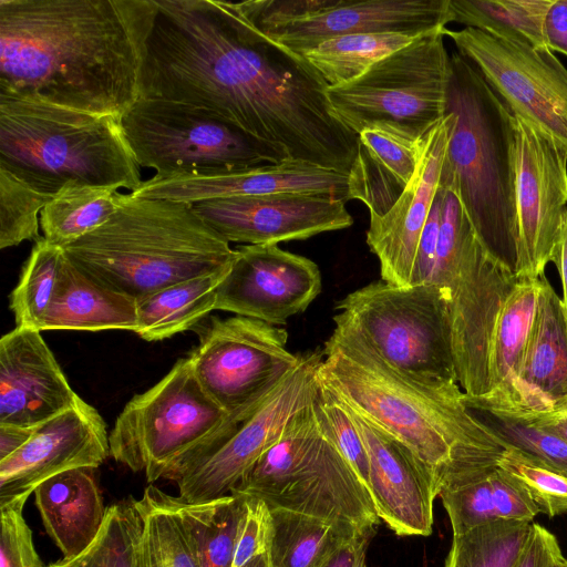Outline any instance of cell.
Returning a JSON list of instances; mask_svg holds the SVG:
<instances>
[{
	"instance_id": "cell-1",
	"label": "cell",
	"mask_w": 567,
	"mask_h": 567,
	"mask_svg": "<svg viewBox=\"0 0 567 567\" xmlns=\"http://www.w3.org/2000/svg\"><path fill=\"white\" fill-rule=\"evenodd\" d=\"M141 96L182 103L284 159L348 175L358 135L333 114L328 84L301 55L221 0H157Z\"/></svg>"
},
{
	"instance_id": "cell-2",
	"label": "cell",
	"mask_w": 567,
	"mask_h": 567,
	"mask_svg": "<svg viewBox=\"0 0 567 567\" xmlns=\"http://www.w3.org/2000/svg\"><path fill=\"white\" fill-rule=\"evenodd\" d=\"M157 13V0H0V93L121 120Z\"/></svg>"
},
{
	"instance_id": "cell-3",
	"label": "cell",
	"mask_w": 567,
	"mask_h": 567,
	"mask_svg": "<svg viewBox=\"0 0 567 567\" xmlns=\"http://www.w3.org/2000/svg\"><path fill=\"white\" fill-rule=\"evenodd\" d=\"M318 378L351 408L409 450L437 493L483 478L506 445L463 400L458 383H429L386 363L362 336L333 317Z\"/></svg>"
},
{
	"instance_id": "cell-4",
	"label": "cell",
	"mask_w": 567,
	"mask_h": 567,
	"mask_svg": "<svg viewBox=\"0 0 567 567\" xmlns=\"http://www.w3.org/2000/svg\"><path fill=\"white\" fill-rule=\"evenodd\" d=\"M445 112L454 122L439 185L456 193L486 252L517 275L516 117L458 52L450 55Z\"/></svg>"
},
{
	"instance_id": "cell-5",
	"label": "cell",
	"mask_w": 567,
	"mask_h": 567,
	"mask_svg": "<svg viewBox=\"0 0 567 567\" xmlns=\"http://www.w3.org/2000/svg\"><path fill=\"white\" fill-rule=\"evenodd\" d=\"M63 250L79 269L135 300L226 269L236 254L193 205L131 193H120L111 218Z\"/></svg>"
},
{
	"instance_id": "cell-6",
	"label": "cell",
	"mask_w": 567,
	"mask_h": 567,
	"mask_svg": "<svg viewBox=\"0 0 567 567\" xmlns=\"http://www.w3.org/2000/svg\"><path fill=\"white\" fill-rule=\"evenodd\" d=\"M0 167L50 195L72 181L128 193L143 182L121 120L2 93Z\"/></svg>"
},
{
	"instance_id": "cell-7",
	"label": "cell",
	"mask_w": 567,
	"mask_h": 567,
	"mask_svg": "<svg viewBox=\"0 0 567 567\" xmlns=\"http://www.w3.org/2000/svg\"><path fill=\"white\" fill-rule=\"evenodd\" d=\"M229 494L362 530L375 532L380 520L365 486L322 435L313 402L289 419Z\"/></svg>"
},
{
	"instance_id": "cell-8",
	"label": "cell",
	"mask_w": 567,
	"mask_h": 567,
	"mask_svg": "<svg viewBox=\"0 0 567 567\" xmlns=\"http://www.w3.org/2000/svg\"><path fill=\"white\" fill-rule=\"evenodd\" d=\"M519 277L483 248L456 195L443 188L433 284L450 299L452 348L466 396L489 392V353L502 309Z\"/></svg>"
},
{
	"instance_id": "cell-9",
	"label": "cell",
	"mask_w": 567,
	"mask_h": 567,
	"mask_svg": "<svg viewBox=\"0 0 567 567\" xmlns=\"http://www.w3.org/2000/svg\"><path fill=\"white\" fill-rule=\"evenodd\" d=\"M228 415L202 388L189 358L132 398L109 434L111 456L151 484L175 481L203 454Z\"/></svg>"
},
{
	"instance_id": "cell-10",
	"label": "cell",
	"mask_w": 567,
	"mask_h": 567,
	"mask_svg": "<svg viewBox=\"0 0 567 567\" xmlns=\"http://www.w3.org/2000/svg\"><path fill=\"white\" fill-rule=\"evenodd\" d=\"M336 309V318L400 372L422 382L457 383L443 288L396 287L380 279L348 293Z\"/></svg>"
},
{
	"instance_id": "cell-11",
	"label": "cell",
	"mask_w": 567,
	"mask_h": 567,
	"mask_svg": "<svg viewBox=\"0 0 567 567\" xmlns=\"http://www.w3.org/2000/svg\"><path fill=\"white\" fill-rule=\"evenodd\" d=\"M444 30L420 35L355 80L328 87L336 117L357 135L379 125L415 138L426 134L446 111L450 55Z\"/></svg>"
},
{
	"instance_id": "cell-12",
	"label": "cell",
	"mask_w": 567,
	"mask_h": 567,
	"mask_svg": "<svg viewBox=\"0 0 567 567\" xmlns=\"http://www.w3.org/2000/svg\"><path fill=\"white\" fill-rule=\"evenodd\" d=\"M121 125L140 167L155 177L240 171L284 159L207 113L173 101L140 97Z\"/></svg>"
},
{
	"instance_id": "cell-13",
	"label": "cell",
	"mask_w": 567,
	"mask_h": 567,
	"mask_svg": "<svg viewBox=\"0 0 567 567\" xmlns=\"http://www.w3.org/2000/svg\"><path fill=\"white\" fill-rule=\"evenodd\" d=\"M259 31L303 55L357 33L422 35L452 22L450 0H249L235 2Z\"/></svg>"
},
{
	"instance_id": "cell-14",
	"label": "cell",
	"mask_w": 567,
	"mask_h": 567,
	"mask_svg": "<svg viewBox=\"0 0 567 567\" xmlns=\"http://www.w3.org/2000/svg\"><path fill=\"white\" fill-rule=\"evenodd\" d=\"M286 329L234 316L212 318L188 355L206 393L230 416L257 409L300 364Z\"/></svg>"
},
{
	"instance_id": "cell-15",
	"label": "cell",
	"mask_w": 567,
	"mask_h": 567,
	"mask_svg": "<svg viewBox=\"0 0 567 567\" xmlns=\"http://www.w3.org/2000/svg\"><path fill=\"white\" fill-rule=\"evenodd\" d=\"M323 351L303 354L300 364L251 413L229 416L200 458L174 482L187 503L228 495L279 439L289 419L313 402Z\"/></svg>"
},
{
	"instance_id": "cell-16",
	"label": "cell",
	"mask_w": 567,
	"mask_h": 567,
	"mask_svg": "<svg viewBox=\"0 0 567 567\" xmlns=\"http://www.w3.org/2000/svg\"><path fill=\"white\" fill-rule=\"evenodd\" d=\"M513 115L567 155V69L548 48L478 29L444 30Z\"/></svg>"
},
{
	"instance_id": "cell-17",
	"label": "cell",
	"mask_w": 567,
	"mask_h": 567,
	"mask_svg": "<svg viewBox=\"0 0 567 567\" xmlns=\"http://www.w3.org/2000/svg\"><path fill=\"white\" fill-rule=\"evenodd\" d=\"M517 277L538 279L551 262L567 210V155L516 117Z\"/></svg>"
},
{
	"instance_id": "cell-18",
	"label": "cell",
	"mask_w": 567,
	"mask_h": 567,
	"mask_svg": "<svg viewBox=\"0 0 567 567\" xmlns=\"http://www.w3.org/2000/svg\"><path fill=\"white\" fill-rule=\"evenodd\" d=\"M216 289L215 310L272 326L303 312L321 291L316 262L277 244L243 245Z\"/></svg>"
},
{
	"instance_id": "cell-19",
	"label": "cell",
	"mask_w": 567,
	"mask_h": 567,
	"mask_svg": "<svg viewBox=\"0 0 567 567\" xmlns=\"http://www.w3.org/2000/svg\"><path fill=\"white\" fill-rule=\"evenodd\" d=\"M346 203L326 194L280 193L212 199L193 206L229 244L278 245L350 227L353 219Z\"/></svg>"
},
{
	"instance_id": "cell-20",
	"label": "cell",
	"mask_w": 567,
	"mask_h": 567,
	"mask_svg": "<svg viewBox=\"0 0 567 567\" xmlns=\"http://www.w3.org/2000/svg\"><path fill=\"white\" fill-rule=\"evenodd\" d=\"M109 434L99 411L83 399L39 425L20 450L0 461V508L24 507L35 488L54 475L97 468L111 455Z\"/></svg>"
},
{
	"instance_id": "cell-21",
	"label": "cell",
	"mask_w": 567,
	"mask_h": 567,
	"mask_svg": "<svg viewBox=\"0 0 567 567\" xmlns=\"http://www.w3.org/2000/svg\"><path fill=\"white\" fill-rule=\"evenodd\" d=\"M454 122L445 116L420 140L419 164L406 189L383 216H370L367 244L380 262L381 279L410 287L419 241L440 181Z\"/></svg>"
},
{
	"instance_id": "cell-22",
	"label": "cell",
	"mask_w": 567,
	"mask_h": 567,
	"mask_svg": "<svg viewBox=\"0 0 567 567\" xmlns=\"http://www.w3.org/2000/svg\"><path fill=\"white\" fill-rule=\"evenodd\" d=\"M343 405L365 446L369 460L368 491L379 518L399 536L431 535L433 504L439 496L432 474L403 445Z\"/></svg>"
},
{
	"instance_id": "cell-23",
	"label": "cell",
	"mask_w": 567,
	"mask_h": 567,
	"mask_svg": "<svg viewBox=\"0 0 567 567\" xmlns=\"http://www.w3.org/2000/svg\"><path fill=\"white\" fill-rule=\"evenodd\" d=\"M82 398L41 331L17 327L0 339V425L35 429Z\"/></svg>"
},
{
	"instance_id": "cell-24",
	"label": "cell",
	"mask_w": 567,
	"mask_h": 567,
	"mask_svg": "<svg viewBox=\"0 0 567 567\" xmlns=\"http://www.w3.org/2000/svg\"><path fill=\"white\" fill-rule=\"evenodd\" d=\"M280 193L326 194L348 202V175L286 159L240 171L153 176L131 194L195 205L212 199Z\"/></svg>"
},
{
	"instance_id": "cell-25",
	"label": "cell",
	"mask_w": 567,
	"mask_h": 567,
	"mask_svg": "<svg viewBox=\"0 0 567 567\" xmlns=\"http://www.w3.org/2000/svg\"><path fill=\"white\" fill-rule=\"evenodd\" d=\"M566 395L567 326L561 299L544 275L517 390L507 401L482 400L539 411Z\"/></svg>"
},
{
	"instance_id": "cell-26",
	"label": "cell",
	"mask_w": 567,
	"mask_h": 567,
	"mask_svg": "<svg viewBox=\"0 0 567 567\" xmlns=\"http://www.w3.org/2000/svg\"><path fill=\"white\" fill-rule=\"evenodd\" d=\"M420 140L385 125L359 133L348 174L349 199L362 202L370 216L386 214L415 174Z\"/></svg>"
},
{
	"instance_id": "cell-27",
	"label": "cell",
	"mask_w": 567,
	"mask_h": 567,
	"mask_svg": "<svg viewBox=\"0 0 567 567\" xmlns=\"http://www.w3.org/2000/svg\"><path fill=\"white\" fill-rule=\"evenodd\" d=\"M95 470L80 467L60 473L34 491L42 524L65 559L83 553L103 526L107 508Z\"/></svg>"
},
{
	"instance_id": "cell-28",
	"label": "cell",
	"mask_w": 567,
	"mask_h": 567,
	"mask_svg": "<svg viewBox=\"0 0 567 567\" xmlns=\"http://www.w3.org/2000/svg\"><path fill=\"white\" fill-rule=\"evenodd\" d=\"M136 327V300L96 281L66 257L41 331L120 329L135 332Z\"/></svg>"
},
{
	"instance_id": "cell-29",
	"label": "cell",
	"mask_w": 567,
	"mask_h": 567,
	"mask_svg": "<svg viewBox=\"0 0 567 567\" xmlns=\"http://www.w3.org/2000/svg\"><path fill=\"white\" fill-rule=\"evenodd\" d=\"M540 278H519L499 315L489 353V392L482 399L502 402L517 390L519 372L537 308Z\"/></svg>"
},
{
	"instance_id": "cell-30",
	"label": "cell",
	"mask_w": 567,
	"mask_h": 567,
	"mask_svg": "<svg viewBox=\"0 0 567 567\" xmlns=\"http://www.w3.org/2000/svg\"><path fill=\"white\" fill-rule=\"evenodd\" d=\"M135 505L142 520L136 567H199L196 543L178 496L150 484Z\"/></svg>"
},
{
	"instance_id": "cell-31",
	"label": "cell",
	"mask_w": 567,
	"mask_h": 567,
	"mask_svg": "<svg viewBox=\"0 0 567 567\" xmlns=\"http://www.w3.org/2000/svg\"><path fill=\"white\" fill-rule=\"evenodd\" d=\"M228 268L176 282L136 300L135 333L146 341H159L194 327L215 310L216 289Z\"/></svg>"
},
{
	"instance_id": "cell-32",
	"label": "cell",
	"mask_w": 567,
	"mask_h": 567,
	"mask_svg": "<svg viewBox=\"0 0 567 567\" xmlns=\"http://www.w3.org/2000/svg\"><path fill=\"white\" fill-rule=\"evenodd\" d=\"M362 530L350 524L270 509L267 557L270 567H319L338 546Z\"/></svg>"
},
{
	"instance_id": "cell-33",
	"label": "cell",
	"mask_w": 567,
	"mask_h": 567,
	"mask_svg": "<svg viewBox=\"0 0 567 567\" xmlns=\"http://www.w3.org/2000/svg\"><path fill=\"white\" fill-rule=\"evenodd\" d=\"M120 192L76 181L66 183L40 214L43 238L65 247L102 226L116 212Z\"/></svg>"
},
{
	"instance_id": "cell-34",
	"label": "cell",
	"mask_w": 567,
	"mask_h": 567,
	"mask_svg": "<svg viewBox=\"0 0 567 567\" xmlns=\"http://www.w3.org/2000/svg\"><path fill=\"white\" fill-rule=\"evenodd\" d=\"M553 0H450L452 22L491 35L546 48L544 20Z\"/></svg>"
},
{
	"instance_id": "cell-35",
	"label": "cell",
	"mask_w": 567,
	"mask_h": 567,
	"mask_svg": "<svg viewBox=\"0 0 567 567\" xmlns=\"http://www.w3.org/2000/svg\"><path fill=\"white\" fill-rule=\"evenodd\" d=\"M417 37L402 33L349 34L324 41L302 56L332 87L355 80L373 64Z\"/></svg>"
},
{
	"instance_id": "cell-36",
	"label": "cell",
	"mask_w": 567,
	"mask_h": 567,
	"mask_svg": "<svg viewBox=\"0 0 567 567\" xmlns=\"http://www.w3.org/2000/svg\"><path fill=\"white\" fill-rule=\"evenodd\" d=\"M66 256L62 247L35 240L23 265L20 280L10 296V309L17 327L41 331L42 322L55 297Z\"/></svg>"
},
{
	"instance_id": "cell-37",
	"label": "cell",
	"mask_w": 567,
	"mask_h": 567,
	"mask_svg": "<svg viewBox=\"0 0 567 567\" xmlns=\"http://www.w3.org/2000/svg\"><path fill=\"white\" fill-rule=\"evenodd\" d=\"M178 501L196 543L199 567H231L244 501L230 494L198 503Z\"/></svg>"
},
{
	"instance_id": "cell-38",
	"label": "cell",
	"mask_w": 567,
	"mask_h": 567,
	"mask_svg": "<svg viewBox=\"0 0 567 567\" xmlns=\"http://www.w3.org/2000/svg\"><path fill=\"white\" fill-rule=\"evenodd\" d=\"M532 523L497 519L453 536L444 567H515Z\"/></svg>"
},
{
	"instance_id": "cell-39",
	"label": "cell",
	"mask_w": 567,
	"mask_h": 567,
	"mask_svg": "<svg viewBox=\"0 0 567 567\" xmlns=\"http://www.w3.org/2000/svg\"><path fill=\"white\" fill-rule=\"evenodd\" d=\"M141 530V515L134 498L113 504L106 509L97 537L83 553L47 567H136Z\"/></svg>"
},
{
	"instance_id": "cell-40",
	"label": "cell",
	"mask_w": 567,
	"mask_h": 567,
	"mask_svg": "<svg viewBox=\"0 0 567 567\" xmlns=\"http://www.w3.org/2000/svg\"><path fill=\"white\" fill-rule=\"evenodd\" d=\"M465 404L506 446L537 457L567 476V442L518 413L463 395Z\"/></svg>"
},
{
	"instance_id": "cell-41",
	"label": "cell",
	"mask_w": 567,
	"mask_h": 567,
	"mask_svg": "<svg viewBox=\"0 0 567 567\" xmlns=\"http://www.w3.org/2000/svg\"><path fill=\"white\" fill-rule=\"evenodd\" d=\"M53 196L0 167V248L38 240L40 214Z\"/></svg>"
},
{
	"instance_id": "cell-42",
	"label": "cell",
	"mask_w": 567,
	"mask_h": 567,
	"mask_svg": "<svg viewBox=\"0 0 567 567\" xmlns=\"http://www.w3.org/2000/svg\"><path fill=\"white\" fill-rule=\"evenodd\" d=\"M498 466L527 488L539 513L555 517L567 513V476L535 456L507 446Z\"/></svg>"
},
{
	"instance_id": "cell-43",
	"label": "cell",
	"mask_w": 567,
	"mask_h": 567,
	"mask_svg": "<svg viewBox=\"0 0 567 567\" xmlns=\"http://www.w3.org/2000/svg\"><path fill=\"white\" fill-rule=\"evenodd\" d=\"M313 406L322 435L342 455L368 489L369 460L362 437L346 406L320 380Z\"/></svg>"
},
{
	"instance_id": "cell-44",
	"label": "cell",
	"mask_w": 567,
	"mask_h": 567,
	"mask_svg": "<svg viewBox=\"0 0 567 567\" xmlns=\"http://www.w3.org/2000/svg\"><path fill=\"white\" fill-rule=\"evenodd\" d=\"M489 475L491 473L477 481L440 493L439 497L449 516L453 536L499 519Z\"/></svg>"
},
{
	"instance_id": "cell-45",
	"label": "cell",
	"mask_w": 567,
	"mask_h": 567,
	"mask_svg": "<svg viewBox=\"0 0 567 567\" xmlns=\"http://www.w3.org/2000/svg\"><path fill=\"white\" fill-rule=\"evenodd\" d=\"M21 506L1 509L0 567H44Z\"/></svg>"
},
{
	"instance_id": "cell-46",
	"label": "cell",
	"mask_w": 567,
	"mask_h": 567,
	"mask_svg": "<svg viewBox=\"0 0 567 567\" xmlns=\"http://www.w3.org/2000/svg\"><path fill=\"white\" fill-rule=\"evenodd\" d=\"M244 501L238 524L231 567H244L267 553L270 535V509L260 499Z\"/></svg>"
},
{
	"instance_id": "cell-47",
	"label": "cell",
	"mask_w": 567,
	"mask_h": 567,
	"mask_svg": "<svg viewBox=\"0 0 567 567\" xmlns=\"http://www.w3.org/2000/svg\"><path fill=\"white\" fill-rule=\"evenodd\" d=\"M489 481L499 519L532 522L539 513L525 485L513 474L497 466Z\"/></svg>"
},
{
	"instance_id": "cell-48",
	"label": "cell",
	"mask_w": 567,
	"mask_h": 567,
	"mask_svg": "<svg viewBox=\"0 0 567 567\" xmlns=\"http://www.w3.org/2000/svg\"><path fill=\"white\" fill-rule=\"evenodd\" d=\"M442 205L443 188L439 186L432 207L430 209L426 224L419 241L410 286L433 284L442 217Z\"/></svg>"
},
{
	"instance_id": "cell-49",
	"label": "cell",
	"mask_w": 567,
	"mask_h": 567,
	"mask_svg": "<svg viewBox=\"0 0 567 567\" xmlns=\"http://www.w3.org/2000/svg\"><path fill=\"white\" fill-rule=\"evenodd\" d=\"M515 567H567L556 537L545 527L533 524L529 539Z\"/></svg>"
},
{
	"instance_id": "cell-50",
	"label": "cell",
	"mask_w": 567,
	"mask_h": 567,
	"mask_svg": "<svg viewBox=\"0 0 567 567\" xmlns=\"http://www.w3.org/2000/svg\"><path fill=\"white\" fill-rule=\"evenodd\" d=\"M489 405L509 409L518 413L530 423L561 437L567 442V395L539 411H532L511 405Z\"/></svg>"
},
{
	"instance_id": "cell-51",
	"label": "cell",
	"mask_w": 567,
	"mask_h": 567,
	"mask_svg": "<svg viewBox=\"0 0 567 567\" xmlns=\"http://www.w3.org/2000/svg\"><path fill=\"white\" fill-rule=\"evenodd\" d=\"M375 532H362L338 546L319 567H367V551Z\"/></svg>"
},
{
	"instance_id": "cell-52",
	"label": "cell",
	"mask_w": 567,
	"mask_h": 567,
	"mask_svg": "<svg viewBox=\"0 0 567 567\" xmlns=\"http://www.w3.org/2000/svg\"><path fill=\"white\" fill-rule=\"evenodd\" d=\"M543 33L546 48L567 55V0L551 1L544 20Z\"/></svg>"
},
{
	"instance_id": "cell-53",
	"label": "cell",
	"mask_w": 567,
	"mask_h": 567,
	"mask_svg": "<svg viewBox=\"0 0 567 567\" xmlns=\"http://www.w3.org/2000/svg\"><path fill=\"white\" fill-rule=\"evenodd\" d=\"M35 429L0 425V461L20 450L31 439Z\"/></svg>"
},
{
	"instance_id": "cell-54",
	"label": "cell",
	"mask_w": 567,
	"mask_h": 567,
	"mask_svg": "<svg viewBox=\"0 0 567 567\" xmlns=\"http://www.w3.org/2000/svg\"><path fill=\"white\" fill-rule=\"evenodd\" d=\"M551 262L555 264L561 278V303L567 326V210L565 212L563 217L560 238Z\"/></svg>"
},
{
	"instance_id": "cell-55",
	"label": "cell",
	"mask_w": 567,
	"mask_h": 567,
	"mask_svg": "<svg viewBox=\"0 0 567 567\" xmlns=\"http://www.w3.org/2000/svg\"><path fill=\"white\" fill-rule=\"evenodd\" d=\"M244 567H270L267 554H264L261 556H258V557L254 558L251 561H249Z\"/></svg>"
}]
</instances>
